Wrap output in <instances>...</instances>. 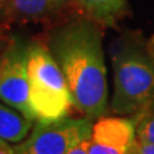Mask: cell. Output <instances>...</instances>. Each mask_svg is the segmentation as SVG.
Here are the masks:
<instances>
[{"label":"cell","mask_w":154,"mask_h":154,"mask_svg":"<svg viewBox=\"0 0 154 154\" xmlns=\"http://www.w3.org/2000/svg\"><path fill=\"white\" fill-rule=\"evenodd\" d=\"M33 122L14 108L0 100V139L9 144H18L30 134Z\"/></svg>","instance_id":"obj_9"},{"label":"cell","mask_w":154,"mask_h":154,"mask_svg":"<svg viewBox=\"0 0 154 154\" xmlns=\"http://www.w3.org/2000/svg\"><path fill=\"white\" fill-rule=\"evenodd\" d=\"M71 8L102 28L117 27L118 22L130 14L127 0H72Z\"/></svg>","instance_id":"obj_8"},{"label":"cell","mask_w":154,"mask_h":154,"mask_svg":"<svg viewBox=\"0 0 154 154\" xmlns=\"http://www.w3.org/2000/svg\"><path fill=\"white\" fill-rule=\"evenodd\" d=\"M11 36L12 35L9 33V25L8 23L2 22L0 23V54H2L3 50L5 49V46H7Z\"/></svg>","instance_id":"obj_13"},{"label":"cell","mask_w":154,"mask_h":154,"mask_svg":"<svg viewBox=\"0 0 154 154\" xmlns=\"http://www.w3.org/2000/svg\"><path fill=\"white\" fill-rule=\"evenodd\" d=\"M89 144H90V139H88V140H82L81 143L77 144V145H75L67 154H88Z\"/></svg>","instance_id":"obj_14"},{"label":"cell","mask_w":154,"mask_h":154,"mask_svg":"<svg viewBox=\"0 0 154 154\" xmlns=\"http://www.w3.org/2000/svg\"><path fill=\"white\" fill-rule=\"evenodd\" d=\"M88 154H125V153L117 150V149H113L110 146L103 145V144H99V143L90 140Z\"/></svg>","instance_id":"obj_12"},{"label":"cell","mask_w":154,"mask_h":154,"mask_svg":"<svg viewBox=\"0 0 154 154\" xmlns=\"http://www.w3.org/2000/svg\"><path fill=\"white\" fill-rule=\"evenodd\" d=\"M136 137L154 144V104L135 114Z\"/></svg>","instance_id":"obj_10"},{"label":"cell","mask_w":154,"mask_h":154,"mask_svg":"<svg viewBox=\"0 0 154 154\" xmlns=\"http://www.w3.org/2000/svg\"><path fill=\"white\" fill-rule=\"evenodd\" d=\"M0 2H2V0H0Z\"/></svg>","instance_id":"obj_17"},{"label":"cell","mask_w":154,"mask_h":154,"mask_svg":"<svg viewBox=\"0 0 154 154\" xmlns=\"http://www.w3.org/2000/svg\"><path fill=\"white\" fill-rule=\"evenodd\" d=\"M89 118L64 117L53 122H36L25 140L13 146L14 154H67L91 136Z\"/></svg>","instance_id":"obj_4"},{"label":"cell","mask_w":154,"mask_h":154,"mask_svg":"<svg viewBox=\"0 0 154 154\" xmlns=\"http://www.w3.org/2000/svg\"><path fill=\"white\" fill-rule=\"evenodd\" d=\"M28 45L30 42L25 38L12 35L0 54V100L35 122L30 105Z\"/></svg>","instance_id":"obj_5"},{"label":"cell","mask_w":154,"mask_h":154,"mask_svg":"<svg viewBox=\"0 0 154 154\" xmlns=\"http://www.w3.org/2000/svg\"><path fill=\"white\" fill-rule=\"evenodd\" d=\"M46 45L64 75L73 107L91 121L103 117L108 82L102 27L77 14L53 28Z\"/></svg>","instance_id":"obj_1"},{"label":"cell","mask_w":154,"mask_h":154,"mask_svg":"<svg viewBox=\"0 0 154 154\" xmlns=\"http://www.w3.org/2000/svg\"><path fill=\"white\" fill-rule=\"evenodd\" d=\"M113 96L110 110L136 114L154 104V36L126 32L112 46Z\"/></svg>","instance_id":"obj_2"},{"label":"cell","mask_w":154,"mask_h":154,"mask_svg":"<svg viewBox=\"0 0 154 154\" xmlns=\"http://www.w3.org/2000/svg\"><path fill=\"white\" fill-rule=\"evenodd\" d=\"M27 69L30 105L36 122H53L67 117L73 102L63 72L46 42L30 41Z\"/></svg>","instance_id":"obj_3"},{"label":"cell","mask_w":154,"mask_h":154,"mask_svg":"<svg viewBox=\"0 0 154 154\" xmlns=\"http://www.w3.org/2000/svg\"><path fill=\"white\" fill-rule=\"evenodd\" d=\"M130 154H154V144L136 137Z\"/></svg>","instance_id":"obj_11"},{"label":"cell","mask_w":154,"mask_h":154,"mask_svg":"<svg viewBox=\"0 0 154 154\" xmlns=\"http://www.w3.org/2000/svg\"><path fill=\"white\" fill-rule=\"evenodd\" d=\"M9 143L4 141L0 139V154H14V150H13V146L8 145Z\"/></svg>","instance_id":"obj_15"},{"label":"cell","mask_w":154,"mask_h":154,"mask_svg":"<svg viewBox=\"0 0 154 154\" xmlns=\"http://www.w3.org/2000/svg\"><path fill=\"white\" fill-rule=\"evenodd\" d=\"M91 141L130 154L136 140V117H100L91 127Z\"/></svg>","instance_id":"obj_7"},{"label":"cell","mask_w":154,"mask_h":154,"mask_svg":"<svg viewBox=\"0 0 154 154\" xmlns=\"http://www.w3.org/2000/svg\"><path fill=\"white\" fill-rule=\"evenodd\" d=\"M72 0H3L4 23L46 21L71 8Z\"/></svg>","instance_id":"obj_6"},{"label":"cell","mask_w":154,"mask_h":154,"mask_svg":"<svg viewBox=\"0 0 154 154\" xmlns=\"http://www.w3.org/2000/svg\"><path fill=\"white\" fill-rule=\"evenodd\" d=\"M4 22L3 21V0L0 2V23Z\"/></svg>","instance_id":"obj_16"}]
</instances>
